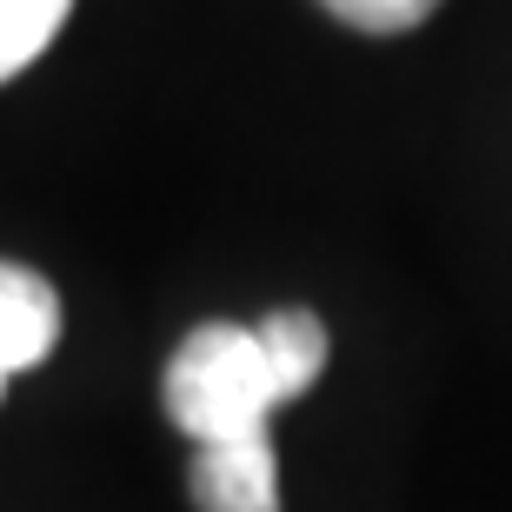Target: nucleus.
<instances>
[{"instance_id": "1", "label": "nucleus", "mask_w": 512, "mask_h": 512, "mask_svg": "<svg viewBox=\"0 0 512 512\" xmlns=\"http://www.w3.org/2000/svg\"><path fill=\"white\" fill-rule=\"evenodd\" d=\"M286 399H300L273 366L260 326L207 320L193 326L180 353L167 360V419L193 446H240V439H266L273 413Z\"/></svg>"}, {"instance_id": "2", "label": "nucleus", "mask_w": 512, "mask_h": 512, "mask_svg": "<svg viewBox=\"0 0 512 512\" xmlns=\"http://www.w3.org/2000/svg\"><path fill=\"white\" fill-rule=\"evenodd\" d=\"M193 499H200V512H280L273 439L200 446V459H193Z\"/></svg>"}, {"instance_id": "3", "label": "nucleus", "mask_w": 512, "mask_h": 512, "mask_svg": "<svg viewBox=\"0 0 512 512\" xmlns=\"http://www.w3.org/2000/svg\"><path fill=\"white\" fill-rule=\"evenodd\" d=\"M60 340V300L34 266L0 260V386L40 366Z\"/></svg>"}, {"instance_id": "4", "label": "nucleus", "mask_w": 512, "mask_h": 512, "mask_svg": "<svg viewBox=\"0 0 512 512\" xmlns=\"http://www.w3.org/2000/svg\"><path fill=\"white\" fill-rule=\"evenodd\" d=\"M67 7L74 0H0V80H14L20 67H34L47 54Z\"/></svg>"}, {"instance_id": "5", "label": "nucleus", "mask_w": 512, "mask_h": 512, "mask_svg": "<svg viewBox=\"0 0 512 512\" xmlns=\"http://www.w3.org/2000/svg\"><path fill=\"white\" fill-rule=\"evenodd\" d=\"M346 27H366V34H406L433 14L439 0H326Z\"/></svg>"}]
</instances>
